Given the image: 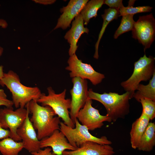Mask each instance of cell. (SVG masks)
Returning <instances> with one entry per match:
<instances>
[{
	"label": "cell",
	"instance_id": "obj_1",
	"mask_svg": "<svg viewBox=\"0 0 155 155\" xmlns=\"http://www.w3.org/2000/svg\"><path fill=\"white\" fill-rule=\"evenodd\" d=\"M32 114L30 121L37 131L38 139L50 136L56 130H60V118L52 108L48 106L39 105L36 100H32L26 106Z\"/></svg>",
	"mask_w": 155,
	"mask_h": 155
},
{
	"label": "cell",
	"instance_id": "obj_2",
	"mask_svg": "<svg viewBox=\"0 0 155 155\" xmlns=\"http://www.w3.org/2000/svg\"><path fill=\"white\" fill-rule=\"evenodd\" d=\"M88 98L97 101L104 106L106 115L112 121L115 122L119 119H124L129 113V100L132 98L128 92L122 94L112 92L100 94L90 88L88 90Z\"/></svg>",
	"mask_w": 155,
	"mask_h": 155
},
{
	"label": "cell",
	"instance_id": "obj_3",
	"mask_svg": "<svg viewBox=\"0 0 155 155\" xmlns=\"http://www.w3.org/2000/svg\"><path fill=\"white\" fill-rule=\"evenodd\" d=\"M0 85L5 86L12 94V101L16 108H25L32 100H37L42 94L37 87H28L21 83L19 75L12 70L4 73Z\"/></svg>",
	"mask_w": 155,
	"mask_h": 155
},
{
	"label": "cell",
	"instance_id": "obj_4",
	"mask_svg": "<svg viewBox=\"0 0 155 155\" xmlns=\"http://www.w3.org/2000/svg\"><path fill=\"white\" fill-rule=\"evenodd\" d=\"M155 60L152 56L147 57L144 54L134 63L133 72L131 76L121 83V86L126 92L130 94L131 98L140 82L150 80L152 78L155 72Z\"/></svg>",
	"mask_w": 155,
	"mask_h": 155
},
{
	"label": "cell",
	"instance_id": "obj_5",
	"mask_svg": "<svg viewBox=\"0 0 155 155\" xmlns=\"http://www.w3.org/2000/svg\"><path fill=\"white\" fill-rule=\"evenodd\" d=\"M48 94L42 93L37 100L42 106H48L51 107L56 115L61 118L63 123L67 126L74 128L75 124L70 118L69 111L71 107V100L65 98L67 90L66 89L61 93L56 94L51 87L47 88Z\"/></svg>",
	"mask_w": 155,
	"mask_h": 155
},
{
	"label": "cell",
	"instance_id": "obj_6",
	"mask_svg": "<svg viewBox=\"0 0 155 155\" xmlns=\"http://www.w3.org/2000/svg\"><path fill=\"white\" fill-rule=\"evenodd\" d=\"M75 125V127L72 128L63 122H61L60 130L65 135L69 144L76 149L88 141L93 142L103 145H110L112 144V142L105 136L98 137L92 135L88 128L81 124L77 119Z\"/></svg>",
	"mask_w": 155,
	"mask_h": 155
},
{
	"label": "cell",
	"instance_id": "obj_7",
	"mask_svg": "<svg viewBox=\"0 0 155 155\" xmlns=\"http://www.w3.org/2000/svg\"><path fill=\"white\" fill-rule=\"evenodd\" d=\"M25 108H19L15 111L13 107H5L0 109V122L2 127L9 129L10 137L16 141L21 139L17 134L18 129L25 120L29 110Z\"/></svg>",
	"mask_w": 155,
	"mask_h": 155
},
{
	"label": "cell",
	"instance_id": "obj_8",
	"mask_svg": "<svg viewBox=\"0 0 155 155\" xmlns=\"http://www.w3.org/2000/svg\"><path fill=\"white\" fill-rule=\"evenodd\" d=\"M68 65L65 69L69 71L72 78L78 77L84 80H88L92 84L96 85L100 83L105 78L104 75L96 71L90 64L83 63L74 54L69 57Z\"/></svg>",
	"mask_w": 155,
	"mask_h": 155
},
{
	"label": "cell",
	"instance_id": "obj_9",
	"mask_svg": "<svg viewBox=\"0 0 155 155\" xmlns=\"http://www.w3.org/2000/svg\"><path fill=\"white\" fill-rule=\"evenodd\" d=\"M132 31V37L142 44L144 51L150 48L155 36V20L152 14L140 16Z\"/></svg>",
	"mask_w": 155,
	"mask_h": 155
},
{
	"label": "cell",
	"instance_id": "obj_10",
	"mask_svg": "<svg viewBox=\"0 0 155 155\" xmlns=\"http://www.w3.org/2000/svg\"><path fill=\"white\" fill-rule=\"evenodd\" d=\"M73 87L70 90L71 95L69 115L75 124L77 115L88 99V82L86 80L75 77L72 78Z\"/></svg>",
	"mask_w": 155,
	"mask_h": 155
},
{
	"label": "cell",
	"instance_id": "obj_11",
	"mask_svg": "<svg viewBox=\"0 0 155 155\" xmlns=\"http://www.w3.org/2000/svg\"><path fill=\"white\" fill-rule=\"evenodd\" d=\"M92 100L88 98L78 112L76 119L89 130L93 131L101 128L104 125V122H111L112 121L106 115H100L98 110L92 106Z\"/></svg>",
	"mask_w": 155,
	"mask_h": 155
},
{
	"label": "cell",
	"instance_id": "obj_12",
	"mask_svg": "<svg viewBox=\"0 0 155 155\" xmlns=\"http://www.w3.org/2000/svg\"><path fill=\"white\" fill-rule=\"evenodd\" d=\"M29 113V111L25 120L18 129L17 133L22 141L24 148L31 153L37 152L41 148L40 141L37 137L35 129L30 121Z\"/></svg>",
	"mask_w": 155,
	"mask_h": 155
},
{
	"label": "cell",
	"instance_id": "obj_13",
	"mask_svg": "<svg viewBox=\"0 0 155 155\" xmlns=\"http://www.w3.org/2000/svg\"><path fill=\"white\" fill-rule=\"evenodd\" d=\"M88 0H71L67 5L61 9L62 14L58 20L54 30L59 28L63 30L69 27L74 18L80 14Z\"/></svg>",
	"mask_w": 155,
	"mask_h": 155
},
{
	"label": "cell",
	"instance_id": "obj_14",
	"mask_svg": "<svg viewBox=\"0 0 155 155\" xmlns=\"http://www.w3.org/2000/svg\"><path fill=\"white\" fill-rule=\"evenodd\" d=\"M40 141L41 149L50 147L53 153L56 155H62L66 150H74L76 149L69 144L65 135L59 130H55L50 136Z\"/></svg>",
	"mask_w": 155,
	"mask_h": 155
},
{
	"label": "cell",
	"instance_id": "obj_15",
	"mask_svg": "<svg viewBox=\"0 0 155 155\" xmlns=\"http://www.w3.org/2000/svg\"><path fill=\"white\" fill-rule=\"evenodd\" d=\"M113 148L109 145H103L92 142H87L74 150L64 151L63 155H113Z\"/></svg>",
	"mask_w": 155,
	"mask_h": 155
},
{
	"label": "cell",
	"instance_id": "obj_16",
	"mask_svg": "<svg viewBox=\"0 0 155 155\" xmlns=\"http://www.w3.org/2000/svg\"><path fill=\"white\" fill-rule=\"evenodd\" d=\"M84 25L83 18L80 13L75 18L72 22L71 28L65 35V38L70 44L68 51L70 56L75 54L78 47L77 43L82 35L89 32V29L85 27Z\"/></svg>",
	"mask_w": 155,
	"mask_h": 155
},
{
	"label": "cell",
	"instance_id": "obj_17",
	"mask_svg": "<svg viewBox=\"0 0 155 155\" xmlns=\"http://www.w3.org/2000/svg\"><path fill=\"white\" fill-rule=\"evenodd\" d=\"M150 120L146 115L142 113L139 117L132 123L130 135L131 145L133 149H137Z\"/></svg>",
	"mask_w": 155,
	"mask_h": 155
},
{
	"label": "cell",
	"instance_id": "obj_18",
	"mask_svg": "<svg viewBox=\"0 0 155 155\" xmlns=\"http://www.w3.org/2000/svg\"><path fill=\"white\" fill-rule=\"evenodd\" d=\"M155 145V124L149 122L142 137L137 149L140 151L150 152Z\"/></svg>",
	"mask_w": 155,
	"mask_h": 155
},
{
	"label": "cell",
	"instance_id": "obj_19",
	"mask_svg": "<svg viewBox=\"0 0 155 155\" xmlns=\"http://www.w3.org/2000/svg\"><path fill=\"white\" fill-rule=\"evenodd\" d=\"M133 96L139 102L142 99L147 98L155 101V72L149 83L146 85L140 84Z\"/></svg>",
	"mask_w": 155,
	"mask_h": 155
},
{
	"label": "cell",
	"instance_id": "obj_20",
	"mask_svg": "<svg viewBox=\"0 0 155 155\" xmlns=\"http://www.w3.org/2000/svg\"><path fill=\"white\" fill-rule=\"evenodd\" d=\"M119 9L109 8L104 10V13L102 15L103 22L101 30L99 33L98 38L95 45V52L94 57L98 59L99 57L98 49L100 40L108 24L112 21L117 19L119 17Z\"/></svg>",
	"mask_w": 155,
	"mask_h": 155
},
{
	"label": "cell",
	"instance_id": "obj_21",
	"mask_svg": "<svg viewBox=\"0 0 155 155\" xmlns=\"http://www.w3.org/2000/svg\"><path fill=\"white\" fill-rule=\"evenodd\" d=\"M23 148L22 142L16 141L10 137L0 141V152L3 155H18Z\"/></svg>",
	"mask_w": 155,
	"mask_h": 155
},
{
	"label": "cell",
	"instance_id": "obj_22",
	"mask_svg": "<svg viewBox=\"0 0 155 155\" xmlns=\"http://www.w3.org/2000/svg\"><path fill=\"white\" fill-rule=\"evenodd\" d=\"M104 1L103 0H91L86 3L80 13L84 25H87L91 18L96 17L97 11L104 4Z\"/></svg>",
	"mask_w": 155,
	"mask_h": 155
},
{
	"label": "cell",
	"instance_id": "obj_23",
	"mask_svg": "<svg viewBox=\"0 0 155 155\" xmlns=\"http://www.w3.org/2000/svg\"><path fill=\"white\" fill-rule=\"evenodd\" d=\"M134 15H125L122 16L120 24L115 31L114 38L117 39L121 34L132 30L135 22L133 19Z\"/></svg>",
	"mask_w": 155,
	"mask_h": 155
},
{
	"label": "cell",
	"instance_id": "obj_24",
	"mask_svg": "<svg viewBox=\"0 0 155 155\" xmlns=\"http://www.w3.org/2000/svg\"><path fill=\"white\" fill-rule=\"evenodd\" d=\"M135 0H129L128 5L126 7L123 6L119 9V17L127 14L133 15L137 13L150 12L152 7L149 6H144L134 7L133 5Z\"/></svg>",
	"mask_w": 155,
	"mask_h": 155
},
{
	"label": "cell",
	"instance_id": "obj_25",
	"mask_svg": "<svg viewBox=\"0 0 155 155\" xmlns=\"http://www.w3.org/2000/svg\"><path fill=\"white\" fill-rule=\"evenodd\" d=\"M141 104L142 113L146 115L150 120L155 117V101L147 98L141 99L139 102Z\"/></svg>",
	"mask_w": 155,
	"mask_h": 155
},
{
	"label": "cell",
	"instance_id": "obj_26",
	"mask_svg": "<svg viewBox=\"0 0 155 155\" xmlns=\"http://www.w3.org/2000/svg\"><path fill=\"white\" fill-rule=\"evenodd\" d=\"M13 103L12 100L8 99L4 90L0 88V106H4L6 107H13Z\"/></svg>",
	"mask_w": 155,
	"mask_h": 155
},
{
	"label": "cell",
	"instance_id": "obj_27",
	"mask_svg": "<svg viewBox=\"0 0 155 155\" xmlns=\"http://www.w3.org/2000/svg\"><path fill=\"white\" fill-rule=\"evenodd\" d=\"M121 0H104V4L108 6L110 8L119 10L123 5Z\"/></svg>",
	"mask_w": 155,
	"mask_h": 155
},
{
	"label": "cell",
	"instance_id": "obj_28",
	"mask_svg": "<svg viewBox=\"0 0 155 155\" xmlns=\"http://www.w3.org/2000/svg\"><path fill=\"white\" fill-rule=\"evenodd\" d=\"M52 149L49 147L45 148L44 149H41L37 152L30 153L32 155H56L52 153Z\"/></svg>",
	"mask_w": 155,
	"mask_h": 155
},
{
	"label": "cell",
	"instance_id": "obj_29",
	"mask_svg": "<svg viewBox=\"0 0 155 155\" xmlns=\"http://www.w3.org/2000/svg\"><path fill=\"white\" fill-rule=\"evenodd\" d=\"M10 137V132L9 130L3 128L0 122V141Z\"/></svg>",
	"mask_w": 155,
	"mask_h": 155
},
{
	"label": "cell",
	"instance_id": "obj_30",
	"mask_svg": "<svg viewBox=\"0 0 155 155\" xmlns=\"http://www.w3.org/2000/svg\"><path fill=\"white\" fill-rule=\"evenodd\" d=\"M3 26V24L2 22L0 20V27H1ZM3 49L2 47L0 46V56L2 54L3 52ZM4 73L3 71V66L2 65H0V85L1 80L3 76Z\"/></svg>",
	"mask_w": 155,
	"mask_h": 155
},
{
	"label": "cell",
	"instance_id": "obj_31",
	"mask_svg": "<svg viewBox=\"0 0 155 155\" xmlns=\"http://www.w3.org/2000/svg\"><path fill=\"white\" fill-rule=\"evenodd\" d=\"M36 3H38L44 5L51 4L54 3L56 0H34Z\"/></svg>",
	"mask_w": 155,
	"mask_h": 155
},
{
	"label": "cell",
	"instance_id": "obj_32",
	"mask_svg": "<svg viewBox=\"0 0 155 155\" xmlns=\"http://www.w3.org/2000/svg\"><path fill=\"white\" fill-rule=\"evenodd\" d=\"M0 6H1V5H0Z\"/></svg>",
	"mask_w": 155,
	"mask_h": 155
}]
</instances>
